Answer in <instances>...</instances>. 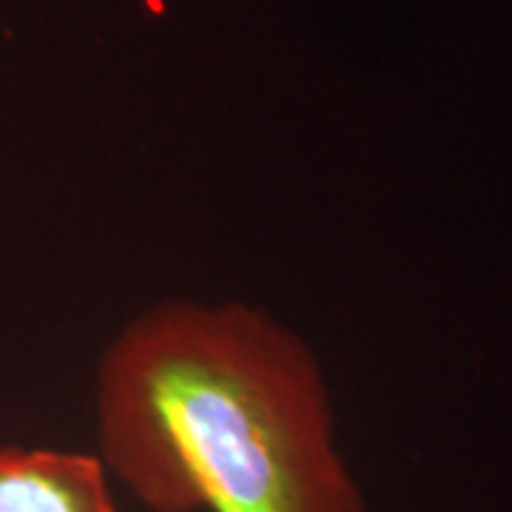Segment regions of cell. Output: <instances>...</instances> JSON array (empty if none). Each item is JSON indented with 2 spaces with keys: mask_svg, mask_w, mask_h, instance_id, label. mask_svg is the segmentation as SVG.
Returning a JSON list of instances; mask_svg holds the SVG:
<instances>
[{
  "mask_svg": "<svg viewBox=\"0 0 512 512\" xmlns=\"http://www.w3.org/2000/svg\"><path fill=\"white\" fill-rule=\"evenodd\" d=\"M100 458L151 512H365L313 350L245 302L171 299L97 365Z\"/></svg>",
  "mask_w": 512,
  "mask_h": 512,
  "instance_id": "6da1fadb",
  "label": "cell"
},
{
  "mask_svg": "<svg viewBox=\"0 0 512 512\" xmlns=\"http://www.w3.org/2000/svg\"><path fill=\"white\" fill-rule=\"evenodd\" d=\"M0 512H120L100 456L0 447Z\"/></svg>",
  "mask_w": 512,
  "mask_h": 512,
  "instance_id": "7a4b0ae2",
  "label": "cell"
}]
</instances>
